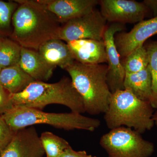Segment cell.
<instances>
[{"label": "cell", "mask_w": 157, "mask_h": 157, "mask_svg": "<svg viewBox=\"0 0 157 157\" xmlns=\"http://www.w3.org/2000/svg\"><path fill=\"white\" fill-rule=\"evenodd\" d=\"M101 14L107 21L124 24L142 21L151 11L143 2L131 0L99 1Z\"/></svg>", "instance_id": "obj_8"}, {"label": "cell", "mask_w": 157, "mask_h": 157, "mask_svg": "<svg viewBox=\"0 0 157 157\" xmlns=\"http://www.w3.org/2000/svg\"><path fill=\"white\" fill-rule=\"evenodd\" d=\"M54 14L61 24L89 13L99 4L98 0H36Z\"/></svg>", "instance_id": "obj_12"}, {"label": "cell", "mask_w": 157, "mask_h": 157, "mask_svg": "<svg viewBox=\"0 0 157 157\" xmlns=\"http://www.w3.org/2000/svg\"><path fill=\"white\" fill-rule=\"evenodd\" d=\"M10 97L14 106L42 110L49 104H58L68 107L72 112H85L81 96L67 77L53 83L35 81L21 92L10 94Z\"/></svg>", "instance_id": "obj_3"}, {"label": "cell", "mask_w": 157, "mask_h": 157, "mask_svg": "<svg viewBox=\"0 0 157 157\" xmlns=\"http://www.w3.org/2000/svg\"><path fill=\"white\" fill-rule=\"evenodd\" d=\"M1 116L14 132L34 125L47 124L67 131L82 130L93 132L101 125L99 119L80 113H46L21 106H14L9 112Z\"/></svg>", "instance_id": "obj_5"}, {"label": "cell", "mask_w": 157, "mask_h": 157, "mask_svg": "<svg viewBox=\"0 0 157 157\" xmlns=\"http://www.w3.org/2000/svg\"><path fill=\"white\" fill-rule=\"evenodd\" d=\"M152 118L154 122L155 125L157 127V110L155 113H154Z\"/></svg>", "instance_id": "obj_27"}, {"label": "cell", "mask_w": 157, "mask_h": 157, "mask_svg": "<svg viewBox=\"0 0 157 157\" xmlns=\"http://www.w3.org/2000/svg\"><path fill=\"white\" fill-rule=\"evenodd\" d=\"M154 113L150 102L140 100L128 90H120L112 93L104 119L110 130L125 127L142 134L154 126Z\"/></svg>", "instance_id": "obj_4"}, {"label": "cell", "mask_w": 157, "mask_h": 157, "mask_svg": "<svg viewBox=\"0 0 157 157\" xmlns=\"http://www.w3.org/2000/svg\"><path fill=\"white\" fill-rule=\"evenodd\" d=\"M59 39L48 40L40 45L38 52L49 64L66 70L74 62L67 43Z\"/></svg>", "instance_id": "obj_15"}, {"label": "cell", "mask_w": 157, "mask_h": 157, "mask_svg": "<svg viewBox=\"0 0 157 157\" xmlns=\"http://www.w3.org/2000/svg\"><path fill=\"white\" fill-rule=\"evenodd\" d=\"M100 144L108 157H149L155 151L153 144L125 127L111 129L101 137Z\"/></svg>", "instance_id": "obj_6"}, {"label": "cell", "mask_w": 157, "mask_h": 157, "mask_svg": "<svg viewBox=\"0 0 157 157\" xmlns=\"http://www.w3.org/2000/svg\"><path fill=\"white\" fill-rule=\"evenodd\" d=\"M15 132L0 115V153L10 142Z\"/></svg>", "instance_id": "obj_23"}, {"label": "cell", "mask_w": 157, "mask_h": 157, "mask_svg": "<svg viewBox=\"0 0 157 157\" xmlns=\"http://www.w3.org/2000/svg\"><path fill=\"white\" fill-rule=\"evenodd\" d=\"M34 81L18 64L2 68L0 73V85L11 94L21 92Z\"/></svg>", "instance_id": "obj_17"}, {"label": "cell", "mask_w": 157, "mask_h": 157, "mask_svg": "<svg viewBox=\"0 0 157 157\" xmlns=\"http://www.w3.org/2000/svg\"><path fill=\"white\" fill-rule=\"evenodd\" d=\"M107 22L101 11L94 9L62 24L59 39L66 42L82 39L103 40Z\"/></svg>", "instance_id": "obj_7"}, {"label": "cell", "mask_w": 157, "mask_h": 157, "mask_svg": "<svg viewBox=\"0 0 157 157\" xmlns=\"http://www.w3.org/2000/svg\"><path fill=\"white\" fill-rule=\"evenodd\" d=\"M124 29V24L112 23L107 26L103 37L108 63L107 82L112 94L117 90L124 89L125 72L122 66L120 56L115 45L114 36L117 33L122 32Z\"/></svg>", "instance_id": "obj_9"}, {"label": "cell", "mask_w": 157, "mask_h": 157, "mask_svg": "<svg viewBox=\"0 0 157 157\" xmlns=\"http://www.w3.org/2000/svg\"><path fill=\"white\" fill-rule=\"evenodd\" d=\"M143 2L151 11L153 17L157 16V0H144Z\"/></svg>", "instance_id": "obj_26"}, {"label": "cell", "mask_w": 157, "mask_h": 157, "mask_svg": "<svg viewBox=\"0 0 157 157\" xmlns=\"http://www.w3.org/2000/svg\"><path fill=\"white\" fill-rule=\"evenodd\" d=\"M45 154L36 130L30 126L15 132L0 157H43Z\"/></svg>", "instance_id": "obj_10"}, {"label": "cell", "mask_w": 157, "mask_h": 157, "mask_svg": "<svg viewBox=\"0 0 157 157\" xmlns=\"http://www.w3.org/2000/svg\"><path fill=\"white\" fill-rule=\"evenodd\" d=\"M21 48L12 39L0 38V67L4 68L18 64Z\"/></svg>", "instance_id": "obj_18"}, {"label": "cell", "mask_w": 157, "mask_h": 157, "mask_svg": "<svg viewBox=\"0 0 157 157\" xmlns=\"http://www.w3.org/2000/svg\"><path fill=\"white\" fill-rule=\"evenodd\" d=\"M59 157H97L87 154L85 151H76L71 146L65 150Z\"/></svg>", "instance_id": "obj_25"}, {"label": "cell", "mask_w": 157, "mask_h": 157, "mask_svg": "<svg viewBox=\"0 0 157 157\" xmlns=\"http://www.w3.org/2000/svg\"><path fill=\"white\" fill-rule=\"evenodd\" d=\"M74 60L86 65L107 63L104 40L82 39L67 42Z\"/></svg>", "instance_id": "obj_13"}, {"label": "cell", "mask_w": 157, "mask_h": 157, "mask_svg": "<svg viewBox=\"0 0 157 157\" xmlns=\"http://www.w3.org/2000/svg\"><path fill=\"white\" fill-rule=\"evenodd\" d=\"M108 67L86 65L74 61L66 70L82 99L85 112L99 115L107 111L112 93L107 82Z\"/></svg>", "instance_id": "obj_2"}, {"label": "cell", "mask_w": 157, "mask_h": 157, "mask_svg": "<svg viewBox=\"0 0 157 157\" xmlns=\"http://www.w3.org/2000/svg\"><path fill=\"white\" fill-rule=\"evenodd\" d=\"M157 34V16L137 23L129 32H118L114 42L120 58H124L146 40Z\"/></svg>", "instance_id": "obj_11"}, {"label": "cell", "mask_w": 157, "mask_h": 157, "mask_svg": "<svg viewBox=\"0 0 157 157\" xmlns=\"http://www.w3.org/2000/svg\"><path fill=\"white\" fill-rule=\"evenodd\" d=\"M12 18L11 39L21 47L38 51L48 40L59 39L61 24L56 17L36 0H16Z\"/></svg>", "instance_id": "obj_1"}, {"label": "cell", "mask_w": 157, "mask_h": 157, "mask_svg": "<svg viewBox=\"0 0 157 157\" xmlns=\"http://www.w3.org/2000/svg\"><path fill=\"white\" fill-rule=\"evenodd\" d=\"M126 73H137L148 66V53L144 45L136 48L121 61Z\"/></svg>", "instance_id": "obj_19"}, {"label": "cell", "mask_w": 157, "mask_h": 157, "mask_svg": "<svg viewBox=\"0 0 157 157\" xmlns=\"http://www.w3.org/2000/svg\"><path fill=\"white\" fill-rule=\"evenodd\" d=\"M144 45L148 53V66L151 75L152 97L151 104L154 109H157V40L149 41Z\"/></svg>", "instance_id": "obj_22"}, {"label": "cell", "mask_w": 157, "mask_h": 157, "mask_svg": "<svg viewBox=\"0 0 157 157\" xmlns=\"http://www.w3.org/2000/svg\"><path fill=\"white\" fill-rule=\"evenodd\" d=\"M40 137L46 157H59L70 146L67 140L51 132H43Z\"/></svg>", "instance_id": "obj_20"}, {"label": "cell", "mask_w": 157, "mask_h": 157, "mask_svg": "<svg viewBox=\"0 0 157 157\" xmlns=\"http://www.w3.org/2000/svg\"><path fill=\"white\" fill-rule=\"evenodd\" d=\"M2 67H0V73H1V70H2Z\"/></svg>", "instance_id": "obj_28"}, {"label": "cell", "mask_w": 157, "mask_h": 157, "mask_svg": "<svg viewBox=\"0 0 157 157\" xmlns=\"http://www.w3.org/2000/svg\"><path fill=\"white\" fill-rule=\"evenodd\" d=\"M19 67L35 81H48L56 67L48 64L38 51L21 48Z\"/></svg>", "instance_id": "obj_14"}, {"label": "cell", "mask_w": 157, "mask_h": 157, "mask_svg": "<svg viewBox=\"0 0 157 157\" xmlns=\"http://www.w3.org/2000/svg\"><path fill=\"white\" fill-rule=\"evenodd\" d=\"M18 6V3L15 1L5 2L0 0V38L11 36L12 17Z\"/></svg>", "instance_id": "obj_21"}, {"label": "cell", "mask_w": 157, "mask_h": 157, "mask_svg": "<svg viewBox=\"0 0 157 157\" xmlns=\"http://www.w3.org/2000/svg\"><path fill=\"white\" fill-rule=\"evenodd\" d=\"M124 87L140 100L151 103L152 90L151 75L149 66L137 73H126Z\"/></svg>", "instance_id": "obj_16"}, {"label": "cell", "mask_w": 157, "mask_h": 157, "mask_svg": "<svg viewBox=\"0 0 157 157\" xmlns=\"http://www.w3.org/2000/svg\"><path fill=\"white\" fill-rule=\"evenodd\" d=\"M10 94L0 85V115H2L14 108Z\"/></svg>", "instance_id": "obj_24"}]
</instances>
